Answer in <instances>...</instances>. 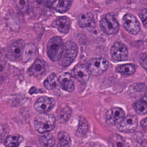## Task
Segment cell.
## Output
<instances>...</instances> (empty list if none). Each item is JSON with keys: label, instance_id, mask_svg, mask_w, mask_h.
Returning <instances> with one entry per match:
<instances>
[{"label": "cell", "instance_id": "cell-1", "mask_svg": "<svg viewBox=\"0 0 147 147\" xmlns=\"http://www.w3.org/2000/svg\"><path fill=\"white\" fill-rule=\"evenodd\" d=\"M56 119L53 115L47 113H40L34 121V126L37 131L45 133L53 130L55 126Z\"/></svg>", "mask_w": 147, "mask_h": 147}, {"label": "cell", "instance_id": "cell-2", "mask_svg": "<svg viewBox=\"0 0 147 147\" xmlns=\"http://www.w3.org/2000/svg\"><path fill=\"white\" fill-rule=\"evenodd\" d=\"M64 44L59 36L52 37L47 44V54L49 59L53 61L60 60L63 52Z\"/></svg>", "mask_w": 147, "mask_h": 147}, {"label": "cell", "instance_id": "cell-3", "mask_svg": "<svg viewBox=\"0 0 147 147\" xmlns=\"http://www.w3.org/2000/svg\"><path fill=\"white\" fill-rule=\"evenodd\" d=\"M78 53L77 44L73 41L67 42L64 47V50L61 58L60 64L63 67H67L70 65L75 59Z\"/></svg>", "mask_w": 147, "mask_h": 147}, {"label": "cell", "instance_id": "cell-4", "mask_svg": "<svg viewBox=\"0 0 147 147\" xmlns=\"http://www.w3.org/2000/svg\"><path fill=\"white\" fill-rule=\"evenodd\" d=\"M109 65V61L105 58L95 57L88 62L87 67L90 75L99 76L107 69Z\"/></svg>", "mask_w": 147, "mask_h": 147}, {"label": "cell", "instance_id": "cell-5", "mask_svg": "<svg viewBox=\"0 0 147 147\" xmlns=\"http://www.w3.org/2000/svg\"><path fill=\"white\" fill-rule=\"evenodd\" d=\"M102 30L107 34L116 33L119 29V24L115 18L110 13L107 14L99 22Z\"/></svg>", "mask_w": 147, "mask_h": 147}, {"label": "cell", "instance_id": "cell-6", "mask_svg": "<svg viewBox=\"0 0 147 147\" xmlns=\"http://www.w3.org/2000/svg\"><path fill=\"white\" fill-rule=\"evenodd\" d=\"M122 24L123 28L130 34H137L141 29L140 24L137 18L133 14H126L122 19Z\"/></svg>", "mask_w": 147, "mask_h": 147}, {"label": "cell", "instance_id": "cell-7", "mask_svg": "<svg viewBox=\"0 0 147 147\" xmlns=\"http://www.w3.org/2000/svg\"><path fill=\"white\" fill-rule=\"evenodd\" d=\"M125 117V112L120 107H114L110 109L106 114V122L109 125L119 124Z\"/></svg>", "mask_w": 147, "mask_h": 147}, {"label": "cell", "instance_id": "cell-8", "mask_svg": "<svg viewBox=\"0 0 147 147\" xmlns=\"http://www.w3.org/2000/svg\"><path fill=\"white\" fill-rule=\"evenodd\" d=\"M138 125V119L136 115H128L118 124V130L123 133H131L135 131Z\"/></svg>", "mask_w": 147, "mask_h": 147}, {"label": "cell", "instance_id": "cell-9", "mask_svg": "<svg viewBox=\"0 0 147 147\" xmlns=\"http://www.w3.org/2000/svg\"><path fill=\"white\" fill-rule=\"evenodd\" d=\"M110 54L114 60L124 61L127 58L128 50L124 44L121 42H116L111 48Z\"/></svg>", "mask_w": 147, "mask_h": 147}, {"label": "cell", "instance_id": "cell-10", "mask_svg": "<svg viewBox=\"0 0 147 147\" xmlns=\"http://www.w3.org/2000/svg\"><path fill=\"white\" fill-rule=\"evenodd\" d=\"M24 46L25 43L22 40H18L11 44L7 51L9 58L14 61L21 60Z\"/></svg>", "mask_w": 147, "mask_h": 147}, {"label": "cell", "instance_id": "cell-11", "mask_svg": "<svg viewBox=\"0 0 147 147\" xmlns=\"http://www.w3.org/2000/svg\"><path fill=\"white\" fill-rule=\"evenodd\" d=\"M55 105V100L48 96H42L35 102L34 107L35 110L40 113H46L51 110Z\"/></svg>", "mask_w": 147, "mask_h": 147}, {"label": "cell", "instance_id": "cell-12", "mask_svg": "<svg viewBox=\"0 0 147 147\" xmlns=\"http://www.w3.org/2000/svg\"><path fill=\"white\" fill-rule=\"evenodd\" d=\"M71 21L67 16L59 17L55 19L52 23V26L63 34L67 33L70 29Z\"/></svg>", "mask_w": 147, "mask_h": 147}, {"label": "cell", "instance_id": "cell-13", "mask_svg": "<svg viewBox=\"0 0 147 147\" xmlns=\"http://www.w3.org/2000/svg\"><path fill=\"white\" fill-rule=\"evenodd\" d=\"M74 77L79 82L84 83L87 82L89 79L90 74L86 65L83 64H78L75 65L72 71Z\"/></svg>", "mask_w": 147, "mask_h": 147}, {"label": "cell", "instance_id": "cell-14", "mask_svg": "<svg viewBox=\"0 0 147 147\" xmlns=\"http://www.w3.org/2000/svg\"><path fill=\"white\" fill-rule=\"evenodd\" d=\"M47 70V64L45 62L40 59L36 60L28 70L30 75L38 78L43 75Z\"/></svg>", "mask_w": 147, "mask_h": 147}, {"label": "cell", "instance_id": "cell-15", "mask_svg": "<svg viewBox=\"0 0 147 147\" xmlns=\"http://www.w3.org/2000/svg\"><path fill=\"white\" fill-rule=\"evenodd\" d=\"M59 82L63 90L68 92L74 91L75 86L71 74L68 72L62 74L59 78Z\"/></svg>", "mask_w": 147, "mask_h": 147}, {"label": "cell", "instance_id": "cell-16", "mask_svg": "<svg viewBox=\"0 0 147 147\" xmlns=\"http://www.w3.org/2000/svg\"><path fill=\"white\" fill-rule=\"evenodd\" d=\"M37 48L34 44L29 43L25 44L23 49L21 60L24 62H27L32 60L36 55Z\"/></svg>", "mask_w": 147, "mask_h": 147}, {"label": "cell", "instance_id": "cell-17", "mask_svg": "<svg viewBox=\"0 0 147 147\" xmlns=\"http://www.w3.org/2000/svg\"><path fill=\"white\" fill-rule=\"evenodd\" d=\"M71 114V109L67 105H64L58 108L56 111V115L59 122L61 123L66 122L70 118Z\"/></svg>", "mask_w": 147, "mask_h": 147}, {"label": "cell", "instance_id": "cell-18", "mask_svg": "<svg viewBox=\"0 0 147 147\" xmlns=\"http://www.w3.org/2000/svg\"><path fill=\"white\" fill-rule=\"evenodd\" d=\"M78 24L80 27L90 28L94 24V16L90 12L81 14L78 17Z\"/></svg>", "mask_w": 147, "mask_h": 147}, {"label": "cell", "instance_id": "cell-19", "mask_svg": "<svg viewBox=\"0 0 147 147\" xmlns=\"http://www.w3.org/2000/svg\"><path fill=\"white\" fill-rule=\"evenodd\" d=\"M136 70V65L129 63L121 64L116 68V71L124 76H129L133 74Z\"/></svg>", "mask_w": 147, "mask_h": 147}, {"label": "cell", "instance_id": "cell-20", "mask_svg": "<svg viewBox=\"0 0 147 147\" xmlns=\"http://www.w3.org/2000/svg\"><path fill=\"white\" fill-rule=\"evenodd\" d=\"M73 0H56L53 4L54 9L59 13H64L69 10Z\"/></svg>", "mask_w": 147, "mask_h": 147}, {"label": "cell", "instance_id": "cell-21", "mask_svg": "<svg viewBox=\"0 0 147 147\" xmlns=\"http://www.w3.org/2000/svg\"><path fill=\"white\" fill-rule=\"evenodd\" d=\"M23 140L22 136L18 134H12L6 138L5 145L6 147H18Z\"/></svg>", "mask_w": 147, "mask_h": 147}, {"label": "cell", "instance_id": "cell-22", "mask_svg": "<svg viewBox=\"0 0 147 147\" xmlns=\"http://www.w3.org/2000/svg\"><path fill=\"white\" fill-rule=\"evenodd\" d=\"M39 142L42 147H53L55 140L51 133H45L39 138Z\"/></svg>", "mask_w": 147, "mask_h": 147}, {"label": "cell", "instance_id": "cell-23", "mask_svg": "<svg viewBox=\"0 0 147 147\" xmlns=\"http://www.w3.org/2000/svg\"><path fill=\"white\" fill-rule=\"evenodd\" d=\"M113 147H127V143L123 137L118 134H113L110 138Z\"/></svg>", "mask_w": 147, "mask_h": 147}, {"label": "cell", "instance_id": "cell-24", "mask_svg": "<svg viewBox=\"0 0 147 147\" xmlns=\"http://www.w3.org/2000/svg\"><path fill=\"white\" fill-rule=\"evenodd\" d=\"M134 109L136 113L140 115L146 114L147 112V105L146 97L144 99H141L134 104Z\"/></svg>", "mask_w": 147, "mask_h": 147}, {"label": "cell", "instance_id": "cell-25", "mask_svg": "<svg viewBox=\"0 0 147 147\" xmlns=\"http://www.w3.org/2000/svg\"><path fill=\"white\" fill-rule=\"evenodd\" d=\"M57 80L56 75L55 73H52L45 80L44 86L47 90H52L56 87Z\"/></svg>", "mask_w": 147, "mask_h": 147}, {"label": "cell", "instance_id": "cell-26", "mask_svg": "<svg viewBox=\"0 0 147 147\" xmlns=\"http://www.w3.org/2000/svg\"><path fill=\"white\" fill-rule=\"evenodd\" d=\"M17 9L21 13H24L27 11L29 3V0H13Z\"/></svg>", "mask_w": 147, "mask_h": 147}, {"label": "cell", "instance_id": "cell-27", "mask_svg": "<svg viewBox=\"0 0 147 147\" xmlns=\"http://www.w3.org/2000/svg\"><path fill=\"white\" fill-rule=\"evenodd\" d=\"M59 143L58 147H70L71 141L69 137L65 133H60L59 134Z\"/></svg>", "mask_w": 147, "mask_h": 147}, {"label": "cell", "instance_id": "cell-28", "mask_svg": "<svg viewBox=\"0 0 147 147\" xmlns=\"http://www.w3.org/2000/svg\"><path fill=\"white\" fill-rule=\"evenodd\" d=\"M88 131V123L84 118H82L79 121V126L77 130V133L81 136L86 134Z\"/></svg>", "mask_w": 147, "mask_h": 147}, {"label": "cell", "instance_id": "cell-29", "mask_svg": "<svg viewBox=\"0 0 147 147\" xmlns=\"http://www.w3.org/2000/svg\"><path fill=\"white\" fill-rule=\"evenodd\" d=\"M139 16L140 18H141L144 26L146 28V22H147V10L146 8L142 9V10H140V13H139Z\"/></svg>", "mask_w": 147, "mask_h": 147}, {"label": "cell", "instance_id": "cell-30", "mask_svg": "<svg viewBox=\"0 0 147 147\" xmlns=\"http://www.w3.org/2000/svg\"><path fill=\"white\" fill-rule=\"evenodd\" d=\"M56 0H36L37 2L42 6L48 7H52Z\"/></svg>", "mask_w": 147, "mask_h": 147}, {"label": "cell", "instance_id": "cell-31", "mask_svg": "<svg viewBox=\"0 0 147 147\" xmlns=\"http://www.w3.org/2000/svg\"><path fill=\"white\" fill-rule=\"evenodd\" d=\"M140 59H141V64L142 65V66L146 69V53H144L142 54H141V56H140Z\"/></svg>", "mask_w": 147, "mask_h": 147}, {"label": "cell", "instance_id": "cell-32", "mask_svg": "<svg viewBox=\"0 0 147 147\" xmlns=\"http://www.w3.org/2000/svg\"><path fill=\"white\" fill-rule=\"evenodd\" d=\"M146 118H145L141 122V126L145 131H146Z\"/></svg>", "mask_w": 147, "mask_h": 147}, {"label": "cell", "instance_id": "cell-33", "mask_svg": "<svg viewBox=\"0 0 147 147\" xmlns=\"http://www.w3.org/2000/svg\"><path fill=\"white\" fill-rule=\"evenodd\" d=\"M26 147H31V146H26Z\"/></svg>", "mask_w": 147, "mask_h": 147}]
</instances>
